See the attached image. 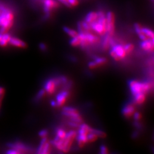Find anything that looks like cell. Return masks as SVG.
I'll return each instance as SVG.
<instances>
[{
	"label": "cell",
	"mask_w": 154,
	"mask_h": 154,
	"mask_svg": "<svg viewBox=\"0 0 154 154\" xmlns=\"http://www.w3.org/2000/svg\"><path fill=\"white\" fill-rule=\"evenodd\" d=\"M48 134H49V132L46 129H43V130H41L38 133V135L41 138L47 137Z\"/></svg>",
	"instance_id": "d590c367"
},
{
	"label": "cell",
	"mask_w": 154,
	"mask_h": 154,
	"mask_svg": "<svg viewBox=\"0 0 154 154\" xmlns=\"http://www.w3.org/2000/svg\"><path fill=\"white\" fill-rule=\"evenodd\" d=\"M9 44H10V45L13 46L14 47L22 48V49H25L27 47V44L24 41H22L21 39L12 36L10 38Z\"/></svg>",
	"instance_id": "5bb4252c"
},
{
	"label": "cell",
	"mask_w": 154,
	"mask_h": 154,
	"mask_svg": "<svg viewBox=\"0 0 154 154\" xmlns=\"http://www.w3.org/2000/svg\"><path fill=\"white\" fill-rule=\"evenodd\" d=\"M63 29H64V32L67 35H69L70 37H71V38L77 36L78 34V32H77L76 30L72 29H70L67 26H64L63 27Z\"/></svg>",
	"instance_id": "603a6c76"
},
{
	"label": "cell",
	"mask_w": 154,
	"mask_h": 154,
	"mask_svg": "<svg viewBox=\"0 0 154 154\" xmlns=\"http://www.w3.org/2000/svg\"><path fill=\"white\" fill-rule=\"evenodd\" d=\"M14 10L13 6L5 3L0 13V33H7L14 24Z\"/></svg>",
	"instance_id": "6da1fadb"
},
{
	"label": "cell",
	"mask_w": 154,
	"mask_h": 154,
	"mask_svg": "<svg viewBox=\"0 0 154 154\" xmlns=\"http://www.w3.org/2000/svg\"><path fill=\"white\" fill-rule=\"evenodd\" d=\"M152 1H153V0H152Z\"/></svg>",
	"instance_id": "f907efd6"
},
{
	"label": "cell",
	"mask_w": 154,
	"mask_h": 154,
	"mask_svg": "<svg viewBox=\"0 0 154 154\" xmlns=\"http://www.w3.org/2000/svg\"><path fill=\"white\" fill-rule=\"evenodd\" d=\"M48 141V139L47 138H42L41 141H40V143H39V145L38 146V147L37 148V154H41V152L45 145V144L46 143V142Z\"/></svg>",
	"instance_id": "83f0119b"
},
{
	"label": "cell",
	"mask_w": 154,
	"mask_h": 154,
	"mask_svg": "<svg viewBox=\"0 0 154 154\" xmlns=\"http://www.w3.org/2000/svg\"><path fill=\"white\" fill-rule=\"evenodd\" d=\"M58 1L62 3L65 6H66L67 7H69V8L71 7L70 5V4H69V2H68V0H58Z\"/></svg>",
	"instance_id": "f6af8a7d"
},
{
	"label": "cell",
	"mask_w": 154,
	"mask_h": 154,
	"mask_svg": "<svg viewBox=\"0 0 154 154\" xmlns=\"http://www.w3.org/2000/svg\"><path fill=\"white\" fill-rule=\"evenodd\" d=\"M68 2L70 5V6H76L78 4V0H68Z\"/></svg>",
	"instance_id": "ee69618b"
},
{
	"label": "cell",
	"mask_w": 154,
	"mask_h": 154,
	"mask_svg": "<svg viewBox=\"0 0 154 154\" xmlns=\"http://www.w3.org/2000/svg\"><path fill=\"white\" fill-rule=\"evenodd\" d=\"M46 94V91L44 89H41L39 90L38 92H37L36 97H35V101H38L40 99H41L42 98H43V97Z\"/></svg>",
	"instance_id": "d6a6232c"
},
{
	"label": "cell",
	"mask_w": 154,
	"mask_h": 154,
	"mask_svg": "<svg viewBox=\"0 0 154 154\" xmlns=\"http://www.w3.org/2000/svg\"><path fill=\"white\" fill-rule=\"evenodd\" d=\"M110 55L116 61H119L121 60L120 58L118 57V55L116 54V52L113 49H111L110 51Z\"/></svg>",
	"instance_id": "e575fe53"
},
{
	"label": "cell",
	"mask_w": 154,
	"mask_h": 154,
	"mask_svg": "<svg viewBox=\"0 0 154 154\" xmlns=\"http://www.w3.org/2000/svg\"><path fill=\"white\" fill-rule=\"evenodd\" d=\"M146 99V94L141 92L134 95V102L137 104H141Z\"/></svg>",
	"instance_id": "d6986e66"
},
{
	"label": "cell",
	"mask_w": 154,
	"mask_h": 154,
	"mask_svg": "<svg viewBox=\"0 0 154 154\" xmlns=\"http://www.w3.org/2000/svg\"><path fill=\"white\" fill-rule=\"evenodd\" d=\"M133 116H134V119L135 121H139L141 119V114L139 112H135Z\"/></svg>",
	"instance_id": "f35d334b"
},
{
	"label": "cell",
	"mask_w": 154,
	"mask_h": 154,
	"mask_svg": "<svg viewBox=\"0 0 154 154\" xmlns=\"http://www.w3.org/2000/svg\"><path fill=\"white\" fill-rule=\"evenodd\" d=\"M141 47L143 50L148 52L154 51V39L148 38L145 41H142L141 43Z\"/></svg>",
	"instance_id": "7c38bea8"
},
{
	"label": "cell",
	"mask_w": 154,
	"mask_h": 154,
	"mask_svg": "<svg viewBox=\"0 0 154 154\" xmlns=\"http://www.w3.org/2000/svg\"><path fill=\"white\" fill-rule=\"evenodd\" d=\"M50 104H51V106L53 107H57V104L56 101H51V102H50Z\"/></svg>",
	"instance_id": "7dc6e473"
},
{
	"label": "cell",
	"mask_w": 154,
	"mask_h": 154,
	"mask_svg": "<svg viewBox=\"0 0 154 154\" xmlns=\"http://www.w3.org/2000/svg\"><path fill=\"white\" fill-rule=\"evenodd\" d=\"M7 146L8 148H13L18 151L20 154L28 153L30 150V148L27 146H26L25 143L18 141L13 142H9L8 143Z\"/></svg>",
	"instance_id": "ba28073f"
},
{
	"label": "cell",
	"mask_w": 154,
	"mask_h": 154,
	"mask_svg": "<svg viewBox=\"0 0 154 154\" xmlns=\"http://www.w3.org/2000/svg\"><path fill=\"white\" fill-rule=\"evenodd\" d=\"M64 139H60L57 137H55L54 139L51 141V143L57 150L62 151L64 148Z\"/></svg>",
	"instance_id": "e0dca14e"
},
{
	"label": "cell",
	"mask_w": 154,
	"mask_h": 154,
	"mask_svg": "<svg viewBox=\"0 0 154 154\" xmlns=\"http://www.w3.org/2000/svg\"><path fill=\"white\" fill-rule=\"evenodd\" d=\"M12 36L7 33H0V46L2 48L6 47L9 42Z\"/></svg>",
	"instance_id": "2e32d148"
},
{
	"label": "cell",
	"mask_w": 154,
	"mask_h": 154,
	"mask_svg": "<svg viewBox=\"0 0 154 154\" xmlns=\"http://www.w3.org/2000/svg\"><path fill=\"white\" fill-rule=\"evenodd\" d=\"M98 14L97 12H90L88 13L85 17V21L88 22L89 24H91L97 20Z\"/></svg>",
	"instance_id": "7402d4cb"
},
{
	"label": "cell",
	"mask_w": 154,
	"mask_h": 154,
	"mask_svg": "<svg viewBox=\"0 0 154 154\" xmlns=\"http://www.w3.org/2000/svg\"><path fill=\"white\" fill-rule=\"evenodd\" d=\"M39 48L41 50L43 51H46L47 50V46L45 43H40L39 45Z\"/></svg>",
	"instance_id": "b9f144b4"
},
{
	"label": "cell",
	"mask_w": 154,
	"mask_h": 154,
	"mask_svg": "<svg viewBox=\"0 0 154 154\" xmlns=\"http://www.w3.org/2000/svg\"><path fill=\"white\" fill-rule=\"evenodd\" d=\"M135 112V107L133 104H127L122 109V114L126 118H130L133 116Z\"/></svg>",
	"instance_id": "4fadbf2b"
},
{
	"label": "cell",
	"mask_w": 154,
	"mask_h": 154,
	"mask_svg": "<svg viewBox=\"0 0 154 154\" xmlns=\"http://www.w3.org/2000/svg\"><path fill=\"white\" fill-rule=\"evenodd\" d=\"M90 25L92 30L98 34L104 36L106 34V25L101 24L97 20L90 24Z\"/></svg>",
	"instance_id": "30bf717a"
},
{
	"label": "cell",
	"mask_w": 154,
	"mask_h": 154,
	"mask_svg": "<svg viewBox=\"0 0 154 154\" xmlns=\"http://www.w3.org/2000/svg\"><path fill=\"white\" fill-rule=\"evenodd\" d=\"M70 44L73 47L80 46V39L78 36V34L77 36L71 38L70 41Z\"/></svg>",
	"instance_id": "d4e9b609"
},
{
	"label": "cell",
	"mask_w": 154,
	"mask_h": 154,
	"mask_svg": "<svg viewBox=\"0 0 154 154\" xmlns=\"http://www.w3.org/2000/svg\"><path fill=\"white\" fill-rule=\"evenodd\" d=\"M77 26H78V30L79 32L78 33H85L86 32L85 31V30L84 29L83 25H82V22H78V24H77Z\"/></svg>",
	"instance_id": "8d00e7d4"
},
{
	"label": "cell",
	"mask_w": 154,
	"mask_h": 154,
	"mask_svg": "<svg viewBox=\"0 0 154 154\" xmlns=\"http://www.w3.org/2000/svg\"><path fill=\"white\" fill-rule=\"evenodd\" d=\"M5 92V89L3 87L0 86V96H4Z\"/></svg>",
	"instance_id": "bcb514c9"
},
{
	"label": "cell",
	"mask_w": 154,
	"mask_h": 154,
	"mask_svg": "<svg viewBox=\"0 0 154 154\" xmlns=\"http://www.w3.org/2000/svg\"><path fill=\"white\" fill-rule=\"evenodd\" d=\"M43 4V10L47 17H49L51 10L58 6V4L55 0H42Z\"/></svg>",
	"instance_id": "9c48e42d"
},
{
	"label": "cell",
	"mask_w": 154,
	"mask_h": 154,
	"mask_svg": "<svg viewBox=\"0 0 154 154\" xmlns=\"http://www.w3.org/2000/svg\"><path fill=\"white\" fill-rule=\"evenodd\" d=\"M77 131L71 130L67 132L64 141V148L62 152L67 153L71 150V145L74 141L76 139L77 136Z\"/></svg>",
	"instance_id": "5b68a950"
},
{
	"label": "cell",
	"mask_w": 154,
	"mask_h": 154,
	"mask_svg": "<svg viewBox=\"0 0 154 154\" xmlns=\"http://www.w3.org/2000/svg\"><path fill=\"white\" fill-rule=\"evenodd\" d=\"M55 134H56V136L55 137H57V138H58L60 139H64V138L66 137L67 132H66V131L63 128H58L56 130Z\"/></svg>",
	"instance_id": "cb8c5ba5"
},
{
	"label": "cell",
	"mask_w": 154,
	"mask_h": 154,
	"mask_svg": "<svg viewBox=\"0 0 154 154\" xmlns=\"http://www.w3.org/2000/svg\"><path fill=\"white\" fill-rule=\"evenodd\" d=\"M78 36L80 39V46L85 48L90 45L97 44L99 42L98 37L94 35L90 32L78 33Z\"/></svg>",
	"instance_id": "3957f363"
},
{
	"label": "cell",
	"mask_w": 154,
	"mask_h": 154,
	"mask_svg": "<svg viewBox=\"0 0 154 154\" xmlns=\"http://www.w3.org/2000/svg\"><path fill=\"white\" fill-rule=\"evenodd\" d=\"M128 85L130 91L134 96L141 92L147 94L153 87V83L150 82H140L134 79L129 80Z\"/></svg>",
	"instance_id": "7a4b0ae2"
},
{
	"label": "cell",
	"mask_w": 154,
	"mask_h": 154,
	"mask_svg": "<svg viewBox=\"0 0 154 154\" xmlns=\"http://www.w3.org/2000/svg\"><path fill=\"white\" fill-rule=\"evenodd\" d=\"M90 132L95 133L98 136V138L99 137V138H104L106 137V134L104 131H103L101 130L91 128Z\"/></svg>",
	"instance_id": "4316f807"
},
{
	"label": "cell",
	"mask_w": 154,
	"mask_h": 154,
	"mask_svg": "<svg viewBox=\"0 0 154 154\" xmlns=\"http://www.w3.org/2000/svg\"><path fill=\"white\" fill-rule=\"evenodd\" d=\"M69 92L67 90H64L60 92L57 95L55 101L58 107H62L64 104L69 96Z\"/></svg>",
	"instance_id": "8fae6325"
},
{
	"label": "cell",
	"mask_w": 154,
	"mask_h": 154,
	"mask_svg": "<svg viewBox=\"0 0 154 154\" xmlns=\"http://www.w3.org/2000/svg\"><path fill=\"white\" fill-rule=\"evenodd\" d=\"M4 96H0V111H1V106H2V102L3 101Z\"/></svg>",
	"instance_id": "c3c4849f"
},
{
	"label": "cell",
	"mask_w": 154,
	"mask_h": 154,
	"mask_svg": "<svg viewBox=\"0 0 154 154\" xmlns=\"http://www.w3.org/2000/svg\"><path fill=\"white\" fill-rule=\"evenodd\" d=\"M134 28H135V30L136 34H138L139 38L141 39V41H145V40H147L148 39V38L143 33L142 30H141L142 27L139 24H138V23L135 24H134Z\"/></svg>",
	"instance_id": "ac0fdd59"
},
{
	"label": "cell",
	"mask_w": 154,
	"mask_h": 154,
	"mask_svg": "<svg viewBox=\"0 0 154 154\" xmlns=\"http://www.w3.org/2000/svg\"><path fill=\"white\" fill-rule=\"evenodd\" d=\"M51 151V143L48 141L45 144L42 152L41 154H48L50 153Z\"/></svg>",
	"instance_id": "f546056e"
},
{
	"label": "cell",
	"mask_w": 154,
	"mask_h": 154,
	"mask_svg": "<svg viewBox=\"0 0 154 154\" xmlns=\"http://www.w3.org/2000/svg\"><path fill=\"white\" fill-rule=\"evenodd\" d=\"M79 127V129L78 134L85 135H88V134L90 132L91 128L88 125L85 124V123H82V125H80Z\"/></svg>",
	"instance_id": "ffe728a7"
},
{
	"label": "cell",
	"mask_w": 154,
	"mask_h": 154,
	"mask_svg": "<svg viewBox=\"0 0 154 154\" xmlns=\"http://www.w3.org/2000/svg\"><path fill=\"white\" fill-rule=\"evenodd\" d=\"M6 153L7 154H21L18 151L11 148H9V149L7 150Z\"/></svg>",
	"instance_id": "60d3db41"
},
{
	"label": "cell",
	"mask_w": 154,
	"mask_h": 154,
	"mask_svg": "<svg viewBox=\"0 0 154 154\" xmlns=\"http://www.w3.org/2000/svg\"><path fill=\"white\" fill-rule=\"evenodd\" d=\"M61 84L60 78H50L47 80L44 85V90L46 92L52 94L55 91L58 85Z\"/></svg>",
	"instance_id": "8992f818"
},
{
	"label": "cell",
	"mask_w": 154,
	"mask_h": 154,
	"mask_svg": "<svg viewBox=\"0 0 154 154\" xmlns=\"http://www.w3.org/2000/svg\"><path fill=\"white\" fill-rule=\"evenodd\" d=\"M94 61L97 64L98 67L106 64L107 62V60L104 57H98L96 58Z\"/></svg>",
	"instance_id": "f1b7e54d"
},
{
	"label": "cell",
	"mask_w": 154,
	"mask_h": 154,
	"mask_svg": "<svg viewBox=\"0 0 154 154\" xmlns=\"http://www.w3.org/2000/svg\"><path fill=\"white\" fill-rule=\"evenodd\" d=\"M123 47H124V49H125V51L126 52V54H130L134 49V45L132 43H130L125 45V46H123Z\"/></svg>",
	"instance_id": "1f68e13d"
},
{
	"label": "cell",
	"mask_w": 154,
	"mask_h": 154,
	"mask_svg": "<svg viewBox=\"0 0 154 154\" xmlns=\"http://www.w3.org/2000/svg\"><path fill=\"white\" fill-rule=\"evenodd\" d=\"M88 66L91 69H97V68L98 67V66H97V64L94 61L90 62L88 64Z\"/></svg>",
	"instance_id": "ab89813d"
},
{
	"label": "cell",
	"mask_w": 154,
	"mask_h": 154,
	"mask_svg": "<svg viewBox=\"0 0 154 154\" xmlns=\"http://www.w3.org/2000/svg\"><path fill=\"white\" fill-rule=\"evenodd\" d=\"M111 48L116 52V54L118 55V57L120 58V60L126 58L127 54L123 45L116 43V45H114Z\"/></svg>",
	"instance_id": "9a60e30c"
},
{
	"label": "cell",
	"mask_w": 154,
	"mask_h": 154,
	"mask_svg": "<svg viewBox=\"0 0 154 154\" xmlns=\"http://www.w3.org/2000/svg\"><path fill=\"white\" fill-rule=\"evenodd\" d=\"M69 125L71 127H79L80 126V124L77 123L74 121L70 120V122H69Z\"/></svg>",
	"instance_id": "7bdbcfd3"
},
{
	"label": "cell",
	"mask_w": 154,
	"mask_h": 154,
	"mask_svg": "<svg viewBox=\"0 0 154 154\" xmlns=\"http://www.w3.org/2000/svg\"><path fill=\"white\" fill-rule=\"evenodd\" d=\"M143 33L148 38L150 39H154V32L150 29L146 27H142L141 29Z\"/></svg>",
	"instance_id": "484cf974"
},
{
	"label": "cell",
	"mask_w": 154,
	"mask_h": 154,
	"mask_svg": "<svg viewBox=\"0 0 154 154\" xmlns=\"http://www.w3.org/2000/svg\"><path fill=\"white\" fill-rule=\"evenodd\" d=\"M100 153L102 154H107L108 153V150L107 147L104 146V145H102L100 147Z\"/></svg>",
	"instance_id": "74e56055"
},
{
	"label": "cell",
	"mask_w": 154,
	"mask_h": 154,
	"mask_svg": "<svg viewBox=\"0 0 154 154\" xmlns=\"http://www.w3.org/2000/svg\"><path fill=\"white\" fill-rule=\"evenodd\" d=\"M98 138V136L94 132H90L88 135V143L89 142L91 143V142L96 141Z\"/></svg>",
	"instance_id": "4dcf8cb0"
},
{
	"label": "cell",
	"mask_w": 154,
	"mask_h": 154,
	"mask_svg": "<svg viewBox=\"0 0 154 154\" xmlns=\"http://www.w3.org/2000/svg\"><path fill=\"white\" fill-rule=\"evenodd\" d=\"M82 25H83L84 29L85 30V31L86 32H90L92 30L91 25H90V24H89L88 22H87L85 21H82Z\"/></svg>",
	"instance_id": "836d02e7"
},
{
	"label": "cell",
	"mask_w": 154,
	"mask_h": 154,
	"mask_svg": "<svg viewBox=\"0 0 154 154\" xmlns=\"http://www.w3.org/2000/svg\"><path fill=\"white\" fill-rule=\"evenodd\" d=\"M106 34L113 36L115 30V15L112 12H108L106 15Z\"/></svg>",
	"instance_id": "52a82bcc"
},
{
	"label": "cell",
	"mask_w": 154,
	"mask_h": 154,
	"mask_svg": "<svg viewBox=\"0 0 154 154\" xmlns=\"http://www.w3.org/2000/svg\"><path fill=\"white\" fill-rule=\"evenodd\" d=\"M111 38V36H110V35L106 34L104 36V38L102 41V49L103 50L106 51L107 50L110 46V39Z\"/></svg>",
	"instance_id": "44dd1931"
},
{
	"label": "cell",
	"mask_w": 154,
	"mask_h": 154,
	"mask_svg": "<svg viewBox=\"0 0 154 154\" xmlns=\"http://www.w3.org/2000/svg\"><path fill=\"white\" fill-rule=\"evenodd\" d=\"M62 114L69 118L71 121H74L80 125L83 122L82 116L77 108L74 107L70 106L64 107L62 109Z\"/></svg>",
	"instance_id": "277c9868"
},
{
	"label": "cell",
	"mask_w": 154,
	"mask_h": 154,
	"mask_svg": "<svg viewBox=\"0 0 154 154\" xmlns=\"http://www.w3.org/2000/svg\"><path fill=\"white\" fill-rule=\"evenodd\" d=\"M138 135V133L137 132H135L133 134V136H135V137H136Z\"/></svg>",
	"instance_id": "681fc988"
}]
</instances>
